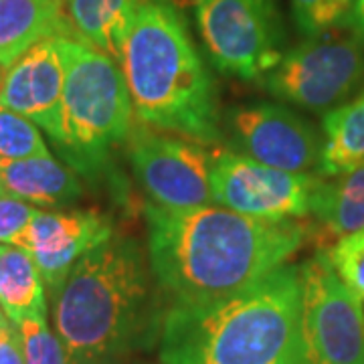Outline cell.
<instances>
[{"mask_svg":"<svg viewBox=\"0 0 364 364\" xmlns=\"http://www.w3.org/2000/svg\"><path fill=\"white\" fill-rule=\"evenodd\" d=\"M148 261L174 304L233 296L284 265L306 239L294 219L265 221L225 207L166 208L148 203Z\"/></svg>","mask_w":364,"mask_h":364,"instance_id":"1","label":"cell"},{"mask_svg":"<svg viewBox=\"0 0 364 364\" xmlns=\"http://www.w3.org/2000/svg\"><path fill=\"white\" fill-rule=\"evenodd\" d=\"M299 267L279 265L208 304H174L160 324L162 364H304Z\"/></svg>","mask_w":364,"mask_h":364,"instance_id":"2","label":"cell"},{"mask_svg":"<svg viewBox=\"0 0 364 364\" xmlns=\"http://www.w3.org/2000/svg\"><path fill=\"white\" fill-rule=\"evenodd\" d=\"M152 277L140 245L116 235L75 263L53 298L69 364L114 360L154 340L160 330Z\"/></svg>","mask_w":364,"mask_h":364,"instance_id":"3","label":"cell"},{"mask_svg":"<svg viewBox=\"0 0 364 364\" xmlns=\"http://www.w3.org/2000/svg\"><path fill=\"white\" fill-rule=\"evenodd\" d=\"M119 65L140 124L205 146L221 140L215 81L170 0H144Z\"/></svg>","mask_w":364,"mask_h":364,"instance_id":"4","label":"cell"},{"mask_svg":"<svg viewBox=\"0 0 364 364\" xmlns=\"http://www.w3.org/2000/svg\"><path fill=\"white\" fill-rule=\"evenodd\" d=\"M65 85L61 138L55 144L67 164L85 178H97L112 152L130 138V91L122 65L71 35H61Z\"/></svg>","mask_w":364,"mask_h":364,"instance_id":"5","label":"cell"},{"mask_svg":"<svg viewBox=\"0 0 364 364\" xmlns=\"http://www.w3.org/2000/svg\"><path fill=\"white\" fill-rule=\"evenodd\" d=\"M263 83L289 104L312 112L334 109L364 83V41L338 28L308 37L282 55Z\"/></svg>","mask_w":364,"mask_h":364,"instance_id":"6","label":"cell"},{"mask_svg":"<svg viewBox=\"0 0 364 364\" xmlns=\"http://www.w3.org/2000/svg\"><path fill=\"white\" fill-rule=\"evenodd\" d=\"M304 364H364V308L320 249L299 267Z\"/></svg>","mask_w":364,"mask_h":364,"instance_id":"7","label":"cell"},{"mask_svg":"<svg viewBox=\"0 0 364 364\" xmlns=\"http://www.w3.org/2000/svg\"><path fill=\"white\" fill-rule=\"evenodd\" d=\"M196 23L213 65L257 79L282 59L284 25L275 0H195Z\"/></svg>","mask_w":364,"mask_h":364,"instance_id":"8","label":"cell"},{"mask_svg":"<svg viewBox=\"0 0 364 364\" xmlns=\"http://www.w3.org/2000/svg\"><path fill=\"white\" fill-rule=\"evenodd\" d=\"M318 182L320 176L310 172L272 168L241 152H213V203L247 217L265 221L301 219L310 215Z\"/></svg>","mask_w":364,"mask_h":364,"instance_id":"9","label":"cell"},{"mask_svg":"<svg viewBox=\"0 0 364 364\" xmlns=\"http://www.w3.org/2000/svg\"><path fill=\"white\" fill-rule=\"evenodd\" d=\"M128 148L134 174L154 205L193 208L213 203V152L205 144L140 124L132 128Z\"/></svg>","mask_w":364,"mask_h":364,"instance_id":"10","label":"cell"},{"mask_svg":"<svg viewBox=\"0 0 364 364\" xmlns=\"http://www.w3.org/2000/svg\"><path fill=\"white\" fill-rule=\"evenodd\" d=\"M233 142L241 154L286 172L318 166L322 142L310 124L282 105L259 104L231 114Z\"/></svg>","mask_w":364,"mask_h":364,"instance_id":"11","label":"cell"},{"mask_svg":"<svg viewBox=\"0 0 364 364\" xmlns=\"http://www.w3.org/2000/svg\"><path fill=\"white\" fill-rule=\"evenodd\" d=\"M114 237L112 221L95 210H37L16 247L31 253L51 298L85 253Z\"/></svg>","mask_w":364,"mask_h":364,"instance_id":"12","label":"cell"},{"mask_svg":"<svg viewBox=\"0 0 364 364\" xmlns=\"http://www.w3.org/2000/svg\"><path fill=\"white\" fill-rule=\"evenodd\" d=\"M65 63L61 35L39 41L4 69L0 81V107L31 119L47 132L53 144L61 138V102Z\"/></svg>","mask_w":364,"mask_h":364,"instance_id":"13","label":"cell"},{"mask_svg":"<svg viewBox=\"0 0 364 364\" xmlns=\"http://www.w3.org/2000/svg\"><path fill=\"white\" fill-rule=\"evenodd\" d=\"M0 191L47 208L67 207L83 193L73 168L53 156L0 162Z\"/></svg>","mask_w":364,"mask_h":364,"instance_id":"14","label":"cell"},{"mask_svg":"<svg viewBox=\"0 0 364 364\" xmlns=\"http://www.w3.org/2000/svg\"><path fill=\"white\" fill-rule=\"evenodd\" d=\"M144 0H65L67 33L119 63L124 43Z\"/></svg>","mask_w":364,"mask_h":364,"instance_id":"15","label":"cell"},{"mask_svg":"<svg viewBox=\"0 0 364 364\" xmlns=\"http://www.w3.org/2000/svg\"><path fill=\"white\" fill-rule=\"evenodd\" d=\"M310 215L318 223L324 251L342 237L363 231L364 162L332 178H320L312 195Z\"/></svg>","mask_w":364,"mask_h":364,"instance_id":"16","label":"cell"},{"mask_svg":"<svg viewBox=\"0 0 364 364\" xmlns=\"http://www.w3.org/2000/svg\"><path fill=\"white\" fill-rule=\"evenodd\" d=\"M69 35L53 0H0V67L9 69L39 41Z\"/></svg>","mask_w":364,"mask_h":364,"instance_id":"17","label":"cell"},{"mask_svg":"<svg viewBox=\"0 0 364 364\" xmlns=\"http://www.w3.org/2000/svg\"><path fill=\"white\" fill-rule=\"evenodd\" d=\"M0 310L14 324L47 318L45 282L31 253L0 243Z\"/></svg>","mask_w":364,"mask_h":364,"instance_id":"18","label":"cell"},{"mask_svg":"<svg viewBox=\"0 0 364 364\" xmlns=\"http://www.w3.org/2000/svg\"><path fill=\"white\" fill-rule=\"evenodd\" d=\"M324 140L318 158V176L332 178L364 162V90L346 104L330 109L322 119Z\"/></svg>","mask_w":364,"mask_h":364,"instance_id":"19","label":"cell"},{"mask_svg":"<svg viewBox=\"0 0 364 364\" xmlns=\"http://www.w3.org/2000/svg\"><path fill=\"white\" fill-rule=\"evenodd\" d=\"M37 156H51L47 144L43 142L39 126L0 107V162Z\"/></svg>","mask_w":364,"mask_h":364,"instance_id":"20","label":"cell"},{"mask_svg":"<svg viewBox=\"0 0 364 364\" xmlns=\"http://www.w3.org/2000/svg\"><path fill=\"white\" fill-rule=\"evenodd\" d=\"M354 0H291L298 28L306 37H318L350 23Z\"/></svg>","mask_w":364,"mask_h":364,"instance_id":"21","label":"cell"},{"mask_svg":"<svg viewBox=\"0 0 364 364\" xmlns=\"http://www.w3.org/2000/svg\"><path fill=\"white\" fill-rule=\"evenodd\" d=\"M25 364H69L65 346L53 334L47 318H28L18 324Z\"/></svg>","mask_w":364,"mask_h":364,"instance_id":"22","label":"cell"},{"mask_svg":"<svg viewBox=\"0 0 364 364\" xmlns=\"http://www.w3.org/2000/svg\"><path fill=\"white\" fill-rule=\"evenodd\" d=\"M326 253L340 279L364 299V229L342 237Z\"/></svg>","mask_w":364,"mask_h":364,"instance_id":"23","label":"cell"},{"mask_svg":"<svg viewBox=\"0 0 364 364\" xmlns=\"http://www.w3.org/2000/svg\"><path fill=\"white\" fill-rule=\"evenodd\" d=\"M39 208L0 191V243L16 245Z\"/></svg>","mask_w":364,"mask_h":364,"instance_id":"24","label":"cell"},{"mask_svg":"<svg viewBox=\"0 0 364 364\" xmlns=\"http://www.w3.org/2000/svg\"><path fill=\"white\" fill-rule=\"evenodd\" d=\"M0 364H25L23 338L18 326L0 310Z\"/></svg>","mask_w":364,"mask_h":364,"instance_id":"25","label":"cell"},{"mask_svg":"<svg viewBox=\"0 0 364 364\" xmlns=\"http://www.w3.org/2000/svg\"><path fill=\"white\" fill-rule=\"evenodd\" d=\"M354 33L364 41V0H354V6H352L350 23Z\"/></svg>","mask_w":364,"mask_h":364,"instance_id":"26","label":"cell"},{"mask_svg":"<svg viewBox=\"0 0 364 364\" xmlns=\"http://www.w3.org/2000/svg\"><path fill=\"white\" fill-rule=\"evenodd\" d=\"M176 9H186V6H191V4H195V0H170Z\"/></svg>","mask_w":364,"mask_h":364,"instance_id":"27","label":"cell"},{"mask_svg":"<svg viewBox=\"0 0 364 364\" xmlns=\"http://www.w3.org/2000/svg\"><path fill=\"white\" fill-rule=\"evenodd\" d=\"M81 364H116L114 360H87V363H81Z\"/></svg>","mask_w":364,"mask_h":364,"instance_id":"28","label":"cell"},{"mask_svg":"<svg viewBox=\"0 0 364 364\" xmlns=\"http://www.w3.org/2000/svg\"><path fill=\"white\" fill-rule=\"evenodd\" d=\"M53 2H55V4H57L59 9H63V4H65V0H53Z\"/></svg>","mask_w":364,"mask_h":364,"instance_id":"29","label":"cell"},{"mask_svg":"<svg viewBox=\"0 0 364 364\" xmlns=\"http://www.w3.org/2000/svg\"><path fill=\"white\" fill-rule=\"evenodd\" d=\"M2 75H4V69L0 67V81H2Z\"/></svg>","mask_w":364,"mask_h":364,"instance_id":"30","label":"cell"}]
</instances>
